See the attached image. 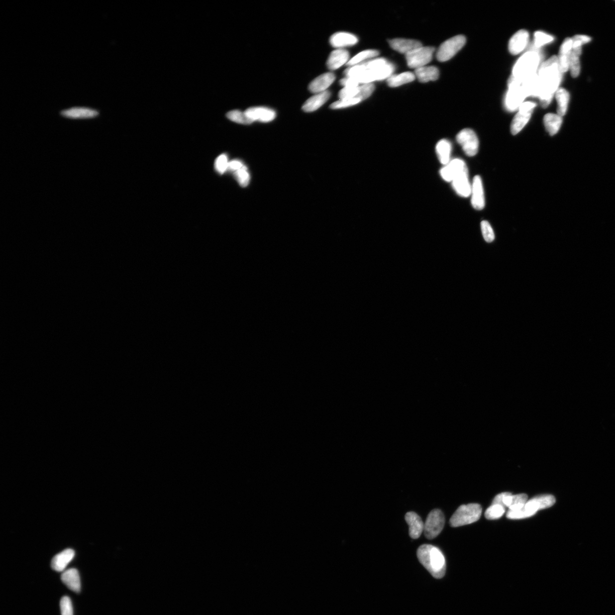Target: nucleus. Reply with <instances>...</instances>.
<instances>
[{
  "label": "nucleus",
  "instance_id": "c85d7f7f",
  "mask_svg": "<svg viewBox=\"0 0 615 615\" xmlns=\"http://www.w3.org/2000/svg\"><path fill=\"white\" fill-rule=\"evenodd\" d=\"M436 152H437L438 159L441 163L444 165H446L451 161V155L452 152V145L446 139H442L438 143L436 146Z\"/></svg>",
  "mask_w": 615,
  "mask_h": 615
},
{
  "label": "nucleus",
  "instance_id": "2f4dec72",
  "mask_svg": "<svg viewBox=\"0 0 615 615\" xmlns=\"http://www.w3.org/2000/svg\"><path fill=\"white\" fill-rule=\"evenodd\" d=\"M555 97L558 104L557 114L563 117L567 111L570 100V94L566 89L558 88L555 93Z\"/></svg>",
  "mask_w": 615,
  "mask_h": 615
},
{
  "label": "nucleus",
  "instance_id": "393cba45",
  "mask_svg": "<svg viewBox=\"0 0 615 615\" xmlns=\"http://www.w3.org/2000/svg\"><path fill=\"white\" fill-rule=\"evenodd\" d=\"M74 556L75 552L73 550H65L53 558L51 563V567L55 571H62L66 569Z\"/></svg>",
  "mask_w": 615,
  "mask_h": 615
},
{
  "label": "nucleus",
  "instance_id": "7c9ffc66",
  "mask_svg": "<svg viewBox=\"0 0 615 615\" xmlns=\"http://www.w3.org/2000/svg\"><path fill=\"white\" fill-rule=\"evenodd\" d=\"M544 122L546 130L551 136H554L560 130L563 119L558 114L550 113L545 115Z\"/></svg>",
  "mask_w": 615,
  "mask_h": 615
},
{
  "label": "nucleus",
  "instance_id": "a19ab883",
  "mask_svg": "<svg viewBox=\"0 0 615 615\" xmlns=\"http://www.w3.org/2000/svg\"><path fill=\"white\" fill-rule=\"evenodd\" d=\"M236 177L239 185L242 187H246L249 185L250 176L246 166H243L241 169L236 172Z\"/></svg>",
  "mask_w": 615,
  "mask_h": 615
},
{
  "label": "nucleus",
  "instance_id": "6e6552de",
  "mask_svg": "<svg viewBox=\"0 0 615 615\" xmlns=\"http://www.w3.org/2000/svg\"><path fill=\"white\" fill-rule=\"evenodd\" d=\"M435 48L433 47H421L405 55L407 65L410 68H417L425 66L431 61Z\"/></svg>",
  "mask_w": 615,
  "mask_h": 615
},
{
  "label": "nucleus",
  "instance_id": "ea45409f",
  "mask_svg": "<svg viewBox=\"0 0 615 615\" xmlns=\"http://www.w3.org/2000/svg\"><path fill=\"white\" fill-rule=\"evenodd\" d=\"M481 229L482 236L486 242H492L494 240L495 236L493 230L488 221H483L481 223Z\"/></svg>",
  "mask_w": 615,
  "mask_h": 615
},
{
  "label": "nucleus",
  "instance_id": "4468645a",
  "mask_svg": "<svg viewBox=\"0 0 615 615\" xmlns=\"http://www.w3.org/2000/svg\"><path fill=\"white\" fill-rule=\"evenodd\" d=\"M246 116L253 122L259 121L263 123L270 122L276 117L274 111L263 107L248 109L245 112Z\"/></svg>",
  "mask_w": 615,
  "mask_h": 615
},
{
  "label": "nucleus",
  "instance_id": "a18cd8bd",
  "mask_svg": "<svg viewBox=\"0 0 615 615\" xmlns=\"http://www.w3.org/2000/svg\"><path fill=\"white\" fill-rule=\"evenodd\" d=\"M229 162L227 156L221 155L217 158L215 162V168L218 173L224 174L229 168Z\"/></svg>",
  "mask_w": 615,
  "mask_h": 615
},
{
  "label": "nucleus",
  "instance_id": "c9c22d12",
  "mask_svg": "<svg viewBox=\"0 0 615 615\" xmlns=\"http://www.w3.org/2000/svg\"><path fill=\"white\" fill-rule=\"evenodd\" d=\"M227 117L230 121L242 125H251L253 122L246 116L245 113L240 111L234 110L227 114Z\"/></svg>",
  "mask_w": 615,
  "mask_h": 615
},
{
  "label": "nucleus",
  "instance_id": "dca6fc26",
  "mask_svg": "<svg viewBox=\"0 0 615 615\" xmlns=\"http://www.w3.org/2000/svg\"><path fill=\"white\" fill-rule=\"evenodd\" d=\"M405 520L409 526L410 537L418 539L424 532L425 524L421 517L415 512L409 511L405 515Z\"/></svg>",
  "mask_w": 615,
  "mask_h": 615
},
{
  "label": "nucleus",
  "instance_id": "4be33fe9",
  "mask_svg": "<svg viewBox=\"0 0 615 615\" xmlns=\"http://www.w3.org/2000/svg\"><path fill=\"white\" fill-rule=\"evenodd\" d=\"M388 43L393 49L405 55L422 46L420 41L403 38H395L390 40Z\"/></svg>",
  "mask_w": 615,
  "mask_h": 615
},
{
  "label": "nucleus",
  "instance_id": "bb28decb",
  "mask_svg": "<svg viewBox=\"0 0 615 615\" xmlns=\"http://www.w3.org/2000/svg\"><path fill=\"white\" fill-rule=\"evenodd\" d=\"M330 96L331 93L328 91L317 93L308 99L302 109L306 113L314 112L326 104Z\"/></svg>",
  "mask_w": 615,
  "mask_h": 615
},
{
  "label": "nucleus",
  "instance_id": "3c124183",
  "mask_svg": "<svg viewBox=\"0 0 615 615\" xmlns=\"http://www.w3.org/2000/svg\"><path fill=\"white\" fill-rule=\"evenodd\" d=\"M506 494V492H503L497 495L493 499L492 504H499V505L503 506L502 504L503 498L505 497Z\"/></svg>",
  "mask_w": 615,
  "mask_h": 615
},
{
  "label": "nucleus",
  "instance_id": "f704fd0d",
  "mask_svg": "<svg viewBox=\"0 0 615 615\" xmlns=\"http://www.w3.org/2000/svg\"><path fill=\"white\" fill-rule=\"evenodd\" d=\"M505 512V507L499 504H492L486 509L485 517L486 519L492 520L500 519Z\"/></svg>",
  "mask_w": 615,
  "mask_h": 615
},
{
  "label": "nucleus",
  "instance_id": "09e8293b",
  "mask_svg": "<svg viewBox=\"0 0 615 615\" xmlns=\"http://www.w3.org/2000/svg\"><path fill=\"white\" fill-rule=\"evenodd\" d=\"M340 83L341 85H343L344 87H357L358 86L359 84H360L355 78H347V77H345V78L341 79Z\"/></svg>",
  "mask_w": 615,
  "mask_h": 615
},
{
  "label": "nucleus",
  "instance_id": "f257e3e1",
  "mask_svg": "<svg viewBox=\"0 0 615 615\" xmlns=\"http://www.w3.org/2000/svg\"><path fill=\"white\" fill-rule=\"evenodd\" d=\"M561 73L557 56L551 57L542 63L540 67L539 75H538L540 82L539 97L544 108L550 105L554 94L558 89L561 83Z\"/></svg>",
  "mask_w": 615,
  "mask_h": 615
},
{
  "label": "nucleus",
  "instance_id": "a878e982",
  "mask_svg": "<svg viewBox=\"0 0 615 615\" xmlns=\"http://www.w3.org/2000/svg\"><path fill=\"white\" fill-rule=\"evenodd\" d=\"M528 501V496L526 494L512 495L511 493L506 492L503 498L502 504L504 506L509 508V510H516L522 509Z\"/></svg>",
  "mask_w": 615,
  "mask_h": 615
},
{
  "label": "nucleus",
  "instance_id": "a211bd4d",
  "mask_svg": "<svg viewBox=\"0 0 615 615\" xmlns=\"http://www.w3.org/2000/svg\"><path fill=\"white\" fill-rule=\"evenodd\" d=\"M555 498L551 494L538 495L528 500L525 507L528 509L537 512L538 510L552 507L555 503Z\"/></svg>",
  "mask_w": 615,
  "mask_h": 615
},
{
  "label": "nucleus",
  "instance_id": "49530a36",
  "mask_svg": "<svg viewBox=\"0 0 615 615\" xmlns=\"http://www.w3.org/2000/svg\"><path fill=\"white\" fill-rule=\"evenodd\" d=\"M60 606H61L62 615H73V608H72L71 601L69 597H63L60 603Z\"/></svg>",
  "mask_w": 615,
  "mask_h": 615
},
{
  "label": "nucleus",
  "instance_id": "f03ea898",
  "mask_svg": "<svg viewBox=\"0 0 615 615\" xmlns=\"http://www.w3.org/2000/svg\"><path fill=\"white\" fill-rule=\"evenodd\" d=\"M419 561L436 579L445 575L446 562L441 550L433 545H423L417 550Z\"/></svg>",
  "mask_w": 615,
  "mask_h": 615
},
{
  "label": "nucleus",
  "instance_id": "aec40b11",
  "mask_svg": "<svg viewBox=\"0 0 615 615\" xmlns=\"http://www.w3.org/2000/svg\"><path fill=\"white\" fill-rule=\"evenodd\" d=\"M336 76L332 72H327L315 79L309 85V89L314 93H322L327 91L330 85L334 82Z\"/></svg>",
  "mask_w": 615,
  "mask_h": 615
},
{
  "label": "nucleus",
  "instance_id": "4c0bfd02",
  "mask_svg": "<svg viewBox=\"0 0 615 615\" xmlns=\"http://www.w3.org/2000/svg\"><path fill=\"white\" fill-rule=\"evenodd\" d=\"M375 85L372 83L362 84L359 85V91L356 98L364 100L370 96L374 92Z\"/></svg>",
  "mask_w": 615,
  "mask_h": 615
},
{
  "label": "nucleus",
  "instance_id": "412c9836",
  "mask_svg": "<svg viewBox=\"0 0 615 615\" xmlns=\"http://www.w3.org/2000/svg\"><path fill=\"white\" fill-rule=\"evenodd\" d=\"M466 168L467 166L463 160L455 159L451 160L446 165H444L440 171V174L444 181L452 182L453 178L457 173Z\"/></svg>",
  "mask_w": 615,
  "mask_h": 615
},
{
  "label": "nucleus",
  "instance_id": "cd10ccee",
  "mask_svg": "<svg viewBox=\"0 0 615 615\" xmlns=\"http://www.w3.org/2000/svg\"><path fill=\"white\" fill-rule=\"evenodd\" d=\"M61 579L63 583L71 590L76 593L80 592L81 585L78 570L70 569L65 571L61 576Z\"/></svg>",
  "mask_w": 615,
  "mask_h": 615
},
{
  "label": "nucleus",
  "instance_id": "f8f14e48",
  "mask_svg": "<svg viewBox=\"0 0 615 615\" xmlns=\"http://www.w3.org/2000/svg\"><path fill=\"white\" fill-rule=\"evenodd\" d=\"M451 182L453 188L459 195L463 197L471 195L472 185L469 181L468 168L457 173Z\"/></svg>",
  "mask_w": 615,
  "mask_h": 615
},
{
  "label": "nucleus",
  "instance_id": "ddd939ff",
  "mask_svg": "<svg viewBox=\"0 0 615 615\" xmlns=\"http://www.w3.org/2000/svg\"><path fill=\"white\" fill-rule=\"evenodd\" d=\"M62 117L72 119H88L96 118L99 115V111L96 110L84 108V107H75L61 111Z\"/></svg>",
  "mask_w": 615,
  "mask_h": 615
},
{
  "label": "nucleus",
  "instance_id": "de8ad7c7",
  "mask_svg": "<svg viewBox=\"0 0 615 615\" xmlns=\"http://www.w3.org/2000/svg\"><path fill=\"white\" fill-rule=\"evenodd\" d=\"M388 62L387 60L383 58H378L371 60L369 62L365 63V65L367 69L371 70L374 68H378L382 66Z\"/></svg>",
  "mask_w": 615,
  "mask_h": 615
},
{
  "label": "nucleus",
  "instance_id": "20e7f679",
  "mask_svg": "<svg viewBox=\"0 0 615 615\" xmlns=\"http://www.w3.org/2000/svg\"><path fill=\"white\" fill-rule=\"evenodd\" d=\"M540 57L534 51H529L521 57L516 63L512 73L514 77L524 79L535 74L540 62Z\"/></svg>",
  "mask_w": 615,
  "mask_h": 615
},
{
  "label": "nucleus",
  "instance_id": "473e14b6",
  "mask_svg": "<svg viewBox=\"0 0 615 615\" xmlns=\"http://www.w3.org/2000/svg\"><path fill=\"white\" fill-rule=\"evenodd\" d=\"M416 75L411 72H405L398 75H392L387 79V84L391 87H399L413 82L416 79Z\"/></svg>",
  "mask_w": 615,
  "mask_h": 615
},
{
  "label": "nucleus",
  "instance_id": "79ce46f5",
  "mask_svg": "<svg viewBox=\"0 0 615 615\" xmlns=\"http://www.w3.org/2000/svg\"><path fill=\"white\" fill-rule=\"evenodd\" d=\"M553 40L554 38L552 36L544 32H537L535 34V45L537 48L549 44Z\"/></svg>",
  "mask_w": 615,
  "mask_h": 615
},
{
  "label": "nucleus",
  "instance_id": "6ab92c4d",
  "mask_svg": "<svg viewBox=\"0 0 615 615\" xmlns=\"http://www.w3.org/2000/svg\"><path fill=\"white\" fill-rule=\"evenodd\" d=\"M529 33L525 30H521L511 38L509 44V50L512 55H518L526 48L529 41Z\"/></svg>",
  "mask_w": 615,
  "mask_h": 615
},
{
  "label": "nucleus",
  "instance_id": "72a5a7b5",
  "mask_svg": "<svg viewBox=\"0 0 615 615\" xmlns=\"http://www.w3.org/2000/svg\"><path fill=\"white\" fill-rule=\"evenodd\" d=\"M379 54L378 51L375 50L363 51L362 52L357 54L356 56H354L351 59H350L347 63V65L350 67L358 65L359 63L365 61V59L377 57Z\"/></svg>",
  "mask_w": 615,
  "mask_h": 615
},
{
  "label": "nucleus",
  "instance_id": "39448f33",
  "mask_svg": "<svg viewBox=\"0 0 615 615\" xmlns=\"http://www.w3.org/2000/svg\"><path fill=\"white\" fill-rule=\"evenodd\" d=\"M466 42L464 36H457L443 42L440 46L437 53V58L440 62H446L451 59L463 48Z\"/></svg>",
  "mask_w": 615,
  "mask_h": 615
},
{
  "label": "nucleus",
  "instance_id": "b1692460",
  "mask_svg": "<svg viewBox=\"0 0 615 615\" xmlns=\"http://www.w3.org/2000/svg\"><path fill=\"white\" fill-rule=\"evenodd\" d=\"M358 40L352 34L345 32L336 33L331 36L330 44L334 48L341 49L345 47L356 45Z\"/></svg>",
  "mask_w": 615,
  "mask_h": 615
},
{
  "label": "nucleus",
  "instance_id": "c756f323",
  "mask_svg": "<svg viewBox=\"0 0 615 615\" xmlns=\"http://www.w3.org/2000/svg\"><path fill=\"white\" fill-rule=\"evenodd\" d=\"M416 76L422 83H427L430 81L437 80L439 76V71L437 67L434 66H424L417 68Z\"/></svg>",
  "mask_w": 615,
  "mask_h": 615
},
{
  "label": "nucleus",
  "instance_id": "c03bdc74",
  "mask_svg": "<svg viewBox=\"0 0 615 615\" xmlns=\"http://www.w3.org/2000/svg\"><path fill=\"white\" fill-rule=\"evenodd\" d=\"M361 101V100L358 99V98H352V99H349L340 100L333 102V104L331 105L330 108L334 110L344 109L357 105Z\"/></svg>",
  "mask_w": 615,
  "mask_h": 615
},
{
  "label": "nucleus",
  "instance_id": "1a4fd4ad",
  "mask_svg": "<svg viewBox=\"0 0 615 615\" xmlns=\"http://www.w3.org/2000/svg\"><path fill=\"white\" fill-rule=\"evenodd\" d=\"M527 96L521 87L519 79L512 76L509 81V91L506 99V105L508 110L514 111L520 108Z\"/></svg>",
  "mask_w": 615,
  "mask_h": 615
},
{
  "label": "nucleus",
  "instance_id": "9b49d317",
  "mask_svg": "<svg viewBox=\"0 0 615 615\" xmlns=\"http://www.w3.org/2000/svg\"><path fill=\"white\" fill-rule=\"evenodd\" d=\"M536 106L535 102L527 101L523 102L519 108V111L516 114L511 125V132L516 135L523 129L529 121L532 116L534 108Z\"/></svg>",
  "mask_w": 615,
  "mask_h": 615
},
{
  "label": "nucleus",
  "instance_id": "2eb2a0df",
  "mask_svg": "<svg viewBox=\"0 0 615 615\" xmlns=\"http://www.w3.org/2000/svg\"><path fill=\"white\" fill-rule=\"evenodd\" d=\"M471 203L476 210H482L485 207L484 188L481 178L476 176L473 178L471 190Z\"/></svg>",
  "mask_w": 615,
  "mask_h": 615
},
{
  "label": "nucleus",
  "instance_id": "0eeeda50",
  "mask_svg": "<svg viewBox=\"0 0 615 615\" xmlns=\"http://www.w3.org/2000/svg\"><path fill=\"white\" fill-rule=\"evenodd\" d=\"M445 524V518L439 509L431 511L425 523L424 533L427 539L433 540L442 532Z\"/></svg>",
  "mask_w": 615,
  "mask_h": 615
},
{
  "label": "nucleus",
  "instance_id": "7ed1b4c3",
  "mask_svg": "<svg viewBox=\"0 0 615 615\" xmlns=\"http://www.w3.org/2000/svg\"><path fill=\"white\" fill-rule=\"evenodd\" d=\"M482 514V507L478 503H469L459 507L450 520L453 528L464 526L476 522Z\"/></svg>",
  "mask_w": 615,
  "mask_h": 615
},
{
  "label": "nucleus",
  "instance_id": "9d476101",
  "mask_svg": "<svg viewBox=\"0 0 615 615\" xmlns=\"http://www.w3.org/2000/svg\"><path fill=\"white\" fill-rule=\"evenodd\" d=\"M457 142L469 157L475 156L478 151L479 142L475 132L469 128L461 131L456 136Z\"/></svg>",
  "mask_w": 615,
  "mask_h": 615
},
{
  "label": "nucleus",
  "instance_id": "58836bf2",
  "mask_svg": "<svg viewBox=\"0 0 615 615\" xmlns=\"http://www.w3.org/2000/svg\"><path fill=\"white\" fill-rule=\"evenodd\" d=\"M367 70L364 63L350 66L344 71V75L347 78H355L360 76Z\"/></svg>",
  "mask_w": 615,
  "mask_h": 615
},
{
  "label": "nucleus",
  "instance_id": "f3484780",
  "mask_svg": "<svg viewBox=\"0 0 615 615\" xmlns=\"http://www.w3.org/2000/svg\"><path fill=\"white\" fill-rule=\"evenodd\" d=\"M572 48V38H567L562 43L558 57L559 68L561 73L569 70Z\"/></svg>",
  "mask_w": 615,
  "mask_h": 615
},
{
  "label": "nucleus",
  "instance_id": "5701e85b",
  "mask_svg": "<svg viewBox=\"0 0 615 615\" xmlns=\"http://www.w3.org/2000/svg\"><path fill=\"white\" fill-rule=\"evenodd\" d=\"M349 53L347 50L339 49L333 51L328 59L327 65L331 70L338 69L349 61Z\"/></svg>",
  "mask_w": 615,
  "mask_h": 615
},
{
  "label": "nucleus",
  "instance_id": "8fccbe9b",
  "mask_svg": "<svg viewBox=\"0 0 615 615\" xmlns=\"http://www.w3.org/2000/svg\"><path fill=\"white\" fill-rule=\"evenodd\" d=\"M243 166L244 165L242 164L241 161L234 160L229 162L228 169L237 172V171L241 169Z\"/></svg>",
  "mask_w": 615,
  "mask_h": 615
},
{
  "label": "nucleus",
  "instance_id": "423d86ee",
  "mask_svg": "<svg viewBox=\"0 0 615 615\" xmlns=\"http://www.w3.org/2000/svg\"><path fill=\"white\" fill-rule=\"evenodd\" d=\"M572 48L571 54L570 68L571 74L573 78L578 76L580 72V57L582 51V46L588 44L591 38L584 35H577L572 38Z\"/></svg>",
  "mask_w": 615,
  "mask_h": 615
},
{
  "label": "nucleus",
  "instance_id": "37998d69",
  "mask_svg": "<svg viewBox=\"0 0 615 615\" xmlns=\"http://www.w3.org/2000/svg\"><path fill=\"white\" fill-rule=\"evenodd\" d=\"M359 91V85L357 87H344L339 93L340 100L356 98Z\"/></svg>",
  "mask_w": 615,
  "mask_h": 615
},
{
  "label": "nucleus",
  "instance_id": "e433bc0d",
  "mask_svg": "<svg viewBox=\"0 0 615 615\" xmlns=\"http://www.w3.org/2000/svg\"><path fill=\"white\" fill-rule=\"evenodd\" d=\"M536 512L527 509L524 506L522 509L516 510H509L507 511L506 517L507 519L511 520H520L531 518V517L535 515Z\"/></svg>",
  "mask_w": 615,
  "mask_h": 615
}]
</instances>
